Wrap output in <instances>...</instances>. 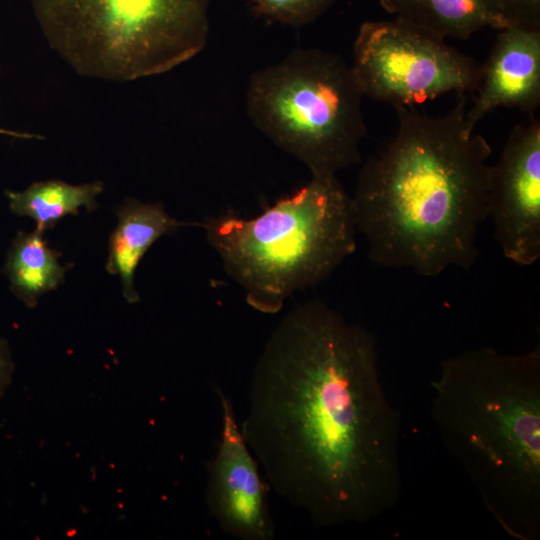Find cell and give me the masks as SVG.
<instances>
[{
  "instance_id": "obj_15",
  "label": "cell",
  "mask_w": 540,
  "mask_h": 540,
  "mask_svg": "<svg viewBox=\"0 0 540 540\" xmlns=\"http://www.w3.org/2000/svg\"><path fill=\"white\" fill-rule=\"evenodd\" d=\"M253 10L272 21L292 27L305 26L325 11L335 0H246Z\"/></svg>"
},
{
  "instance_id": "obj_14",
  "label": "cell",
  "mask_w": 540,
  "mask_h": 540,
  "mask_svg": "<svg viewBox=\"0 0 540 540\" xmlns=\"http://www.w3.org/2000/svg\"><path fill=\"white\" fill-rule=\"evenodd\" d=\"M103 190L100 182L70 185L59 180L36 182L21 192L8 191L7 198L13 213L28 216L44 232L79 208L88 210L96 206V197Z\"/></svg>"
},
{
  "instance_id": "obj_6",
  "label": "cell",
  "mask_w": 540,
  "mask_h": 540,
  "mask_svg": "<svg viewBox=\"0 0 540 540\" xmlns=\"http://www.w3.org/2000/svg\"><path fill=\"white\" fill-rule=\"evenodd\" d=\"M363 97L340 55L296 49L251 76L246 111L258 130L312 176H336L361 161L367 133Z\"/></svg>"
},
{
  "instance_id": "obj_11",
  "label": "cell",
  "mask_w": 540,
  "mask_h": 540,
  "mask_svg": "<svg viewBox=\"0 0 540 540\" xmlns=\"http://www.w3.org/2000/svg\"><path fill=\"white\" fill-rule=\"evenodd\" d=\"M119 221L109 242L106 269L120 276L129 303L139 300L134 286L136 267L161 236L192 223L169 216L162 205L130 201L118 211Z\"/></svg>"
},
{
  "instance_id": "obj_13",
  "label": "cell",
  "mask_w": 540,
  "mask_h": 540,
  "mask_svg": "<svg viewBox=\"0 0 540 540\" xmlns=\"http://www.w3.org/2000/svg\"><path fill=\"white\" fill-rule=\"evenodd\" d=\"M65 269L38 229L18 233L5 264L12 291L27 306H34L40 295L55 289L63 280Z\"/></svg>"
},
{
  "instance_id": "obj_1",
  "label": "cell",
  "mask_w": 540,
  "mask_h": 540,
  "mask_svg": "<svg viewBox=\"0 0 540 540\" xmlns=\"http://www.w3.org/2000/svg\"><path fill=\"white\" fill-rule=\"evenodd\" d=\"M372 333L325 302L297 305L253 369L241 434L282 498L320 527L390 511L402 489L401 417Z\"/></svg>"
},
{
  "instance_id": "obj_17",
  "label": "cell",
  "mask_w": 540,
  "mask_h": 540,
  "mask_svg": "<svg viewBox=\"0 0 540 540\" xmlns=\"http://www.w3.org/2000/svg\"><path fill=\"white\" fill-rule=\"evenodd\" d=\"M14 363L7 342L0 339V398L11 383Z\"/></svg>"
},
{
  "instance_id": "obj_9",
  "label": "cell",
  "mask_w": 540,
  "mask_h": 540,
  "mask_svg": "<svg viewBox=\"0 0 540 540\" xmlns=\"http://www.w3.org/2000/svg\"><path fill=\"white\" fill-rule=\"evenodd\" d=\"M222 429L216 454L208 465L207 506L220 528L242 540H272V520L266 487L257 462L237 425L231 399L215 388Z\"/></svg>"
},
{
  "instance_id": "obj_7",
  "label": "cell",
  "mask_w": 540,
  "mask_h": 540,
  "mask_svg": "<svg viewBox=\"0 0 540 540\" xmlns=\"http://www.w3.org/2000/svg\"><path fill=\"white\" fill-rule=\"evenodd\" d=\"M350 66L364 96L393 107L471 93L479 67L445 40L396 19L360 26Z\"/></svg>"
},
{
  "instance_id": "obj_5",
  "label": "cell",
  "mask_w": 540,
  "mask_h": 540,
  "mask_svg": "<svg viewBox=\"0 0 540 540\" xmlns=\"http://www.w3.org/2000/svg\"><path fill=\"white\" fill-rule=\"evenodd\" d=\"M51 48L78 74L159 75L205 47L213 0H30Z\"/></svg>"
},
{
  "instance_id": "obj_10",
  "label": "cell",
  "mask_w": 540,
  "mask_h": 540,
  "mask_svg": "<svg viewBox=\"0 0 540 540\" xmlns=\"http://www.w3.org/2000/svg\"><path fill=\"white\" fill-rule=\"evenodd\" d=\"M466 112V126L476 124L493 110L517 109L529 117L540 105V30L507 27L500 30L482 66L478 67Z\"/></svg>"
},
{
  "instance_id": "obj_16",
  "label": "cell",
  "mask_w": 540,
  "mask_h": 540,
  "mask_svg": "<svg viewBox=\"0 0 540 540\" xmlns=\"http://www.w3.org/2000/svg\"><path fill=\"white\" fill-rule=\"evenodd\" d=\"M507 27L540 30V0H490Z\"/></svg>"
},
{
  "instance_id": "obj_18",
  "label": "cell",
  "mask_w": 540,
  "mask_h": 540,
  "mask_svg": "<svg viewBox=\"0 0 540 540\" xmlns=\"http://www.w3.org/2000/svg\"><path fill=\"white\" fill-rule=\"evenodd\" d=\"M0 133H2V134H8V135L16 136V137H24V138H34V137H37L36 135H33V134L18 133V132L6 131V130H2V129H0Z\"/></svg>"
},
{
  "instance_id": "obj_8",
  "label": "cell",
  "mask_w": 540,
  "mask_h": 540,
  "mask_svg": "<svg viewBox=\"0 0 540 540\" xmlns=\"http://www.w3.org/2000/svg\"><path fill=\"white\" fill-rule=\"evenodd\" d=\"M488 217L504 256L519 266L540 258V121L516 125L490 167Z\"/></svg>"
},
{
  "instance_id": "obj_4",
  "label": "cell",
  "mask_w": 540,
  "mask_h": 540,
  "mask_svg": "<svg viewBox=\"0 0 540 540\" xmlns=\"http://www.w3.org/2000/svg\"><path fill=\"white\" fill-rule=\"evenodd\" d=\"M202 226L247 304L264 314L327 279L355 252L358 232L352 198L336 176H312L254 218L227 212Z\"/></svg>"
},
{
  "instance_id": "obj_2",
  "label": "cell",
  "mask_w": 540,
  "mask_h": 540,
  "mask_svg": "<svg viewBox=\"0 0 540 540\" xmlns=\"http://www.w3.org/2000/svg\"><path fill=\"white\" fill-rule=\"evenodd\" d=\"M457 99L437 117L394 107L396 135L359 173L352 204L376 265L433 277L478 257L492 149L466 126L467 94Z\"/></svg>"
},
{
  "instance_id": "obj_12",
  "label": "cell",
  "mask_w": 540,
  "mask_h": 540,
  "mask_svg": "<svg viewBox=\"0 0 540 540\" xmlns=\"http://www.w3.org/2000/svg\"><path fill=\"white\" fill-rule=\"evenodd\" d=\"M405 24L445 40L467 39L483 28H507L490 0H379Z\"/></svg>"
},
{
  "instance_id": "obj_3",
  "label": "cell",
  "mask_w": 540,
  "mask_h": 540,
  "mask_svg": "<svg viewBox=\"0 0 540 540\" xmlns=\"http://www.w3.org/2000/svg\"><path fill=\"white\" fill-rule=\"evenodd\" d=\"M431 418L500 526L540 538V347H482L441 362Z\"/></svg>"
}]
</instances>
